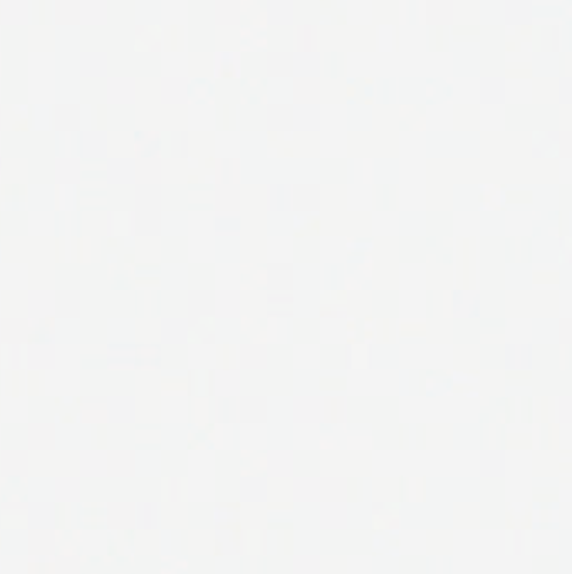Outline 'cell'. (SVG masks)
<instances>
[{
    "mask_svg": "<svg viewBox=\"0 0 572 574\" xmlns=\"http://www.w3.org/2000/svg\"><path fill=\"white\" fill-rule=\"evenodd\" d=\"M27 525L29 529H55L59 525V509L54 502H29Z\"/></svg>",
    "mask_w": 572,
    "mask_h": 574,
    "instance_id": "1",
    "label": "cell"
},
{
    "mask_svg": "<svg viewBox=\"0 0 572 574\" xmlns=\"http://www.w3.org/2000/svg\"><path fill=\"white\" fill-rule=\"evenodd\" d=\"M130 232L136 237H150L162 232V215L159 210L136 209L130 215Z\"/></svg>",
    "mask_w": 572,
    "mask_h": 574,
    "instance_id": "2",
    "label": "cell"
},
{
    "mask_svg": "<svg viewBox=\"0 0 572 574\" xmlns=\"http://www.w3.org/2000/svg\"><path fill=\"white\" fill-rule=\"evenodd\" d=\"M31 458L27 450H3L0 453V470L3 477H26L29 476Z\"/></svg>",
    "mask_w": 572,
    "mask_h": 574,
    "instance_id": "3",
    "label": "cell"
},
{
    "mask_svg": "<svg viewBox=\"0 0 572 574\" xmlns=\"http://www.w3.org/2000/svg\"><path fill=\"white\" fill-rule=\"evenodd\" d=\"M106 524L110 529L135 528L136 505L133 502H111V504H107Z\"/></svg>",
    "mask_w": 572,
    "mask_h": 574,
    "instance_id": "4",
    "label": "cell"
},
{
    "mask_svg": "<svg viewBox=\"0 0 572 574\" xmlns=\"http://www.w3.org/2000/svg\"><path fill=\"white\" fill-rule=\"evenodd\" d=\"M58 444L54 424H31L27 428V445L32 450H52Z\"/></svg>",
    "mask_w": 572,
    "mask_h": 574,
    "instance_id": "5",
    "label": "cell"
},
{
    "mask_svg": "<svg viewBox=\"0 0 572 574\" xmlns=\"http://www.w3.org/2000/svg\"><path fill=\"white\" fill-rule=\"evenodd\" d=\"M26 363L31 369H51L55 366V346L52 342H31Z\"/></svg>",
    "mask_w": 572,
    "mask_h": 574,
    "instance_id": "6",
    "label": "cell"
},
{
    "mask_svg": "<svg viewBox=\"0 0 572 574\" xmlns=\"http://www.w3.org/2000/svg\"><path fill=\"white\" fill-rule=\"evenodd\" d=\"M79 417L83 424H104L107 421V398L83 397L79 398Z\"/></svg>",
    "mask_w": 572,
    "mask_h": 574,
    "instance_id": "7",
    "label": "cell"
},
{
    "mask_svg": "<svg viewBox=\"0 0 572 574\" xmlns=\"http://www.w3.org/2000/svg\"><path fill=\"white\" fill-rule=\"evenodd\" d=\"M136 455L133 450H110L107 452V473L111 477H133Z\"/></svg>",
    "mask_w": 572,
    "mask_h": 574,
    "instance_id": "8",
    "label": "cell"
},
{
    "mask_svg": "<svg viewBox=\"0 0 572 574\" xmlns=\"http://www.w3.org/2000/svg\"><path fill=\"white\" fill-rule=\"evenodd\" d=\"M27 544H29L31 556H54L58 537L54 529H31Z\"/></svg>",
    "mask_w": 572,
    "mask_h": 574,
    "instance_id": "9",
    "label": "cell"
},
{
    "mask_svg": "<svg viewBox=\"0 0 572 574\" xmlns=\"http://www.w3.org/2000/svg\"><path fill=\"white\" fill-rule=\"evenodd\" d=\"M79 155L84 159H101L107 155V137L99 131H87L79 139Z\"/></svg>",
    "mask_w": 572,
    "mask_h": 574,
    "instance_id": "10",
    "label": "cell"
},
{
    "mask_svg": "<svg viewBox=\"0 0 572 574\" xmlns=\"http://www.w3.org/2000/svg\"><path fill=\"white\" fill-rule=\"evenodd\" d=\"M27 311L31 318H52L55 316V293L52 290H34L29 294Z\"/></svg>",
    "mask_w": 572,
    "mask_h": 574,
    "instance_id": "11",
    "label": "cell"
},
{
    "mask_svg": "<svg viewBox=\"0 0 572 574\" xmlns=\"http://www.w3.org/2000/svg\"><path fill=\"white\" fill-rule=\"evenodd\" d=\"M106 180L110 185H130L135 182V162L130 158H114L107 162Z\"/></svg>",
    "mask_w": 572,
    "mask_h": 574,
    "instance_id": "12",
    "label": "cell"
},
{
    "mask_svg": "<svg viewBox=\"0 0 572 574\" xmlns=\"http://www.w3.org/2000/svg\"><path fill=\"white\" fill-rule=\"evenodd\" d=\"M107 421H111V424H131V421H135V398H107Z\"/></svg>",
    "mask_w": 572,
    "mask_h": 574,
    "instance_id": "13",
    "label": "cell"
},
{
    "mask_svg": "<svg viewBox=\"0 0 572 574\" xmlns=\"http://www.w3.org/2000/svg\"><path fill=\"white\" fill-rule=\"evenodd\" d=\"M240 378L237 372L223 369L210 373V393L217 397H234L240 390Z\"/></svg>",
    "mask_w": 572,
    "mask_h": 574,
    "instance_id": "14",
    "label": "cell"
},
{
    "mask_svg": "<svg viewBox=\"0 0 572 574\" xmlns=\"http://www.w3.org/2000/svg\"><path fill=\"white\" fill-rule=\"evenodd\" d=\"M3 341L10 345H19L32 340V322L27 318H7L2 319Z\"/></svg>",
    "mask_w": 572,
    "mask_h": 574,
    "instance_id": "15",
    "label": "cell"
},
{
    "mask_svg": "<svg viewBox=\"0 0 572 574\" xmlns=\"http://www.w3.org/2000/svg\"><path fill=\"white\" fill-rule=\"evenodd\" d=\"M54 499L59 504H67V502L81 501L83 485L78 477H58L54 480Z\"/></svg>",
    "mask_w": 572,
    "mask_h": 574,
    "instance_id": "16",
    "label": "cell"
},
{
    "mask_svg": "<svg viewBox=\"0 0 572 574\" xmlns=\"http://www.w3.org/2000/svg\"><path fill=\"white\" fill-rule=\"evenodd\" d=\"M81 473L84 477L107 476V452L84 450L81 453Z\"/></svg>",
    "mask_w": 572,
    "mask_h": 574,
    "instance_id": "17",
    "label": "cell"
},
{
    "mask_svg": "<svg viewBox=\"0 0 572 574\" xmlns=\"http://www.w3.org/2000/svg\"><path fill=\"white\" fill-rule=\"evenodd\" d=\"M138 185H158L162 180V162L158 158H138L135 166Z\"/></svg>",
    "mask_w": 572,
    "mask_h": 574,
    "instance_id": "18",
    "label": "cell"
},
{
    "mask_svg": "<svg viewBox=\"0 0 572 574\" xmlns=\"http://www.w3.org/2000/svg\"><path fill=\"white\" fill-rule=\"evenodd\" d=\"M81 294L78 290L55 293V316L78 318L81 314Z\"/></svg>",
    "mask_w": 572,
    "mask_h": 574,
    "instance_id": "19",
    "label": "cell"
},
{
    "mask_svg": "<svg viewBox=\"0 0 572 574\" xmlns=\"http://www.w3.org/2000/svg\"><path fill=\"white\" fill-rule=\"evenodd\" d=\"M83 168L79 159L61 158L55 162V182L61 185H76L81 182Z\"/></svg>",
    "mask_w": 572,
    "mask_h": 574,
    "instance_id": "20",
    "label": "cell"
},
{
    "mask_svg": "<svg viewBox=\"0 0 572 574\" xmlns=\"http://www.w3.org/2000/svg\"><path fill=\"white\" fill-rule=\"evenodd\" d=\"M0 15L7 24L27 22L31 15V6L27 0H3L0 3Z\"/></svg>",
    "mask_w": 572,
    "mask_h": 574,
    "instance_id": "21",
    "label": "cell"
},
{
    "mask_svg": "<svg viewBox=\"0 0 572 574\" xmlns=\"http://www.w3.org/2000/svg\"><path fill=\"white\" fill-rule=\"evenodd\" d=\"M188 338V326L185 319L165 318L162 321V340L166 345H182Z\"/></svg>",
    "mask_w": 572,
    "mask_h": 574,
    "instance_id": "22",
    "label": "cell"
},
{
    "mask_svg": "<svg viewBox=\"0 0 572 574\" xmlns=\"http://www.w3.org/2000/svg\"><path fill=\"white\" fill-rule=\"evenodd\" d=\"M110 369H131L135 366V346L111 345L107 348Z\"/></svg>",
    "mask_w": 572,
    "mask_h": 574,
    "instance_id": "23",
    "label": "cell"
},
{
    "mask_svg": "<svg viewBox=\"0 0 572 574\" xmlns=\"http://www.w3.org/2000/svg\"><path fill=\"white\" fill-rule=\"evenodd\" d=\"M135 366L139 369L162 368V348L158 345H139L135 348Z\"/></svg>",
    "mask_w": 572,
    "mask_h": 574,
    "instance_id": "24",
    "label": "cell"
},
{
    "mask_svg": "<svg viewBox=\"0 0 572 574\" xmlns=\"http://www.w3.org/2000/svg\"><path fill=\"white\" fill-rule=\"evenodd\" d=\"M136 209L159 210L162 207V190L158 185H138L135 191Z\"/></svg>",
    "mask_w": 572,
    "mask_h": 574,
    "instance_id": "25",
    "label": "cell"
},
{
    "mask_svg": "<svg viewBox=\"0 0 572 574\" xmlns=\"http://www.w3.org/2000/svg\"><path fill=\"white\" fill-rule=\"evenodd\" d=\"M159 524V505L156 502H139L136 505V524L143 531L158 528Z\"/></svg>",
    "mask_w": 572,
    "mask_h": 574,
    "instance_id": "26",
    "label": "cell"
},
{
    "mask_svg": "<svg viewBox=\"0 0 572 574\" xmlns=\"http://www.w3.org/2000/svg\"><path fill=\"white\" fill-rule=\"evenodd\" d=\"M162 150V139L156 133H138L135 137V151L138 158H155Z\"/></svg>",
    "mask_w": 572,
    "mask_h": 574,
    "instance_id": "27",
    "label": "cell"
},
{
    "mask_svg": "<svg viewBox=\"0 0 572 574\" xmlns=\"http://www.w3.org/2000/svg\"><path fill=\"white\" fill-rule=\"evenodd\" d=\"M81 125V113L79 107L76 106H62L58 107L54 113V126L61 131H73L78 130Z\"/></svg>",
    "mask_w": 572,
    "mask_h": 574,
    "instance_id": "28",
    "label": "cell"
},
{
    "mask_svg": "<svg viewBox=\"0 0 572 574\" xmlns=\"http://www.w3.org/2000/svg\"><path fill=\"white\" fill-rule=\"evenodd\" d=\"M83 563L78 556H49L51 574H81Z\"/></svg>",
    "mask_w": 572,
    "mask_h": 574,
    "instance_id": "29",
    "label": "cell"
},
{
    "mask_svg": "<svg viewBox=\"0 0 572 574\" xmlns=\"http://www.w3.org/2000/svg\"><path fill=\"white\" fill-rule=\"evenodd\" d=\"M133 81L131 79H113L107 86L110 103H131L133 101Z\"/></svg>",
    "mask_w": 572,
    "mask_h": 574,
    "instance_id": "30",
    "label": "cell"
},
{
    "mask_svg": "<svg viewBox=\"0 0 572 574\" xmlns=\"http://www.w3.org/2000/svg\"><path fill=\"white\" fill-rule=\"evenodd\" d=\"M188 309H190L191 318L208 316L214 311V301H211V294L208 293H191L190 301H188Z\"/></svg>",
    "mask_w": 572,
    "mask_h": 574,
    "instance_id": "31",
    "label": "cell"
},
{
    "mask_svg": "<svg viewBox=\"0 0 572 574\" xmlns=\"http://www.w3.org/2000/svg\"><path fill=\"white\" fill-rule=\"evenodd\" d=\"M83 21L86 24H99L106 21V2L104 0H84Z\"/></svg>",
    "mask_w": 572,
    "mask_h": 574,
    "instance_id": "32",
    "label": "cell"
},
{
    "mask_svg": "<svg viewBox=\"0 0 572 574\" xmlns=\"http://www.w3.org/2000/svg\"><path fill=\"white\" fill-rule=\"evenodd\" d=\"M54 333H55L54 316L39 318L37 321L32 322V341L31 342H52Z\"/></svg>",
    "mask_w": 572,
    "mask_h": 574,
    "instance_id": "33",
    "label": "cell"
},
{
    "mask_svg": "<svg viewBox=\"0 0 572 574\" xmlns=\"http://www.w3.org/2000/svg\"><path fill=\"white\" fill-rule=\"evenodd\" d=\"M218 301H215V313L218 316H237L240 309L239 294L235 293H220L217 294Z\"/></svg>",
    "mask_w": 572,
    "mask_h": 574,
    "instance_id": "34",
    "label": "cell"
},
{
    "mask_svg": "<svg viewBox=\"0 0 572 574\" xmlns=\"http://www.w3.org/2000/svg\"><path fill=\"white\" fill-rule=\"evenodd\" d=\"M83 76H103L106 73V55L104 54H84L81 59Z\"/></svg>",
    "mask_w": 572,
    "mask_h": 574,
    "instance_id": "35",
    "label": "cell"
},
{
    "mask_svg": "<svg viewBox=\"0 0 572 574\" xmlns=\"http://www.w3.org/2000/svg\"><path fill=\"white\" fill-rule=\"evenodd\" d=\"M242 365L250 368L266 366V349L260 346H245L242 349Z\"/></svg>",
    "mask_w": 572,
    "mask_h": 574,
    "instance_id": "36",
    "label": "cell"
},
{
    "mask_svg": "<svg viewBox=\"0 0 572 574\" xmlns=\"http://www.w3.org/2000/svg\"><path fill=\"white\" fill-rule=\"evenodd\" d=\"M215 203H217L218 210L237 209L239 193L235 191V189H230V186H223V189H218V193H217V198H215Z\"/></svg>",
    "mask_w": 572,
    "mask_h": 574,
    "instance_id": "37",
    "label": "cell"
},
{
    "mask_svg": "<svg viewBox=\"0 0 572 574\" xmlns=\"http://www.w3.org/2000/svg\"><path fill=\"white\" fill-rule=\"evenodd\" d=\"M215 230L220 235H235L239 234V217H218L215 223Z\"/></svg>",
    "mask_w": 572,
    "mask_h": 574,
    "instance_id": "38",
    "label": "cell"
},
{
    "mask_svg": "<svg viewBox=\"0 0 572 574\" xmlns=\"http://www.w3.org/2000/svg\"><path fill=\"white\" fill-rule=\"evenodd\" d=\"M27 574H51L49 556H32L27 566Z\"/></svg>",
    "mask_w": 572,
    "mask_h": 574,
    "instance_id": "39",
    "label": "cell"
},
{
    "mask_svg": "<svg viewBox=\"0 0 572 574\" xmlns=\"http://www.w3.org/2000/svg\"><path fill=\"white\" fill-rule=\"evenodd\" d=\"M9 358H10V366L14 369H19L21 368L22 361H24V354H22V349L19 345H12L10 348V353H9Z\"/></svg>",
    "mask_w": 572,
    "mask_h": 574,
    "instance_id": "40",
    "label": "cell"
},
{
    "mask_svg": "<svg viewBox=\"0 0 572 574\" xmlns=\"http://www.w3.org/2000/svg\"><path fill=\"white\" fill-rule=\"evenodd\" d=\"M509 366L512 368H527L530 365L529 354H509Z\"/></svg>",
    "mask_w": 572,
    "mask_h": 574,
    "instance_id": "41",
    "label": "cell"
},
{
    "mask_svg": "<svg viewBox=\"0 0 572 574\" xmlns=\"http://www.w3.org/2000/svg\"><path fill=\"white\" fill-rule=\"evenodd\" d=\"M178 494H180V484L178 480H171L170 482V499H178Z\"/></svg>",
    "mask_w": 572,
    "mask_h": 574,
    "instance_id": "42",
    "label": "cell"
},
{
    "mask_svg": "<svg viewBox=\"0 0 572 574\" xmlns=\"http://www.w3.org/2000/svg\"><path fill=\"white\" fill-rule=\"evenodd\" d=\"M3 341V324H2V319H0V342Z\"/></svg>",
    "mask_w": 572,
    "mask_h": 574,
    "instance_id": "43",
    "label": "cell"
},
{
    "mask_svg": "<svg viewBox=\"0 0 572 574\" xmlns=\"http://www.w3.org/2000/svg\"><path fill=\"white\" fill-rule=\"evenodd\" d=\"M0 171H2V159H0Z\"/></svg>",
    "mask_w": 572,
    "mask_h": 574,
    "instance_id": "44",
    "label": "cell"
},
{
    "mask_svg": "<svg viewBox=\"0 0 572 574\" xmlns=\"http://www.w3.org/2000/svg\"><path fill=\"white\" fill-rule=\"evenodd\" d=\"M0 125H2V114H0Z\"/></svg>",
    "mask_w": 572,
    "mask_h": 574,
    "instance_id": "45",
    "label": "cell"
}]
</instances>
